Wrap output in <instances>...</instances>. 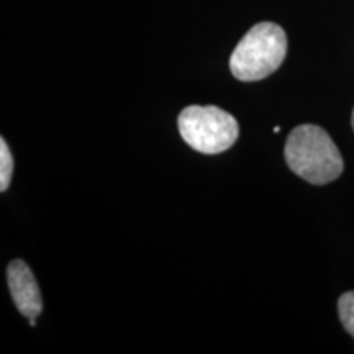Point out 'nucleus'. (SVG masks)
Listing matches in <instances>:
<instances>
[{
	"instance_id": "1",
	"label": "nucleus",
	"mask_w": 354,
	"mask_h": 354,
	"mask_svg": "<svg viewBox=\"0 0 354 354\" xmlns=\"http://www.w3.org/2000/svg\"><path fill=\"white\" fill-rule=\"evenodd\" d=\"M284 156L292 172L310 184L333 183L343 172L338 148L328 133L317 125L294 128L287 136Z\"/></svg>"
},
{
	"instance_id": "2",
	"label": "nucleus",
	"mask_w": 354,
	"mask_h": 354,
	"mask_svg": "<svg viewBox=\"0 0 354 354\" xmlns=\"http://www.w3.org/2000/svg\"><path fill=\"white\" fill-rule=\"evenodd\" d=\"M287 37L281 26L272 21L254 25L230 57L233 76L243 82L261 81L276 73L284 63Z\"/></svg>"
},
{
	"instance_id": "3",
	"label": "nucleus",
	"mask_w": 354,
	"mask_h": 354,
	"mask_svg": "<svg viewBox=\"0 0 354 354\" xmlns=\"http://www.w3.org/2000/svg\"><path fill=\"white\" fill-rule=\"evenodd\" d=\"M180 136L190 148L203 154H218L232 148L238 138V122L233 115L214 105H190L179 115Z\"/></svg>"
},
{
	"instance_id": "4",
	"label": "nucleus",
	"mask_w": 354,
	"mask_h": 354,
	"mask_svg": "<svg viewBox=\"0 0 354 354\" xmlns=\"http://www.w3.org/2000/svg\"><path fill=\"white\" fill-rule=\"evenodd\" d=\"M7 281L17 310L30 320L35 326V320L43 312V299L32 269L21 259L12 261L7 271Z\"/></svg>"
},
{
	"instance_id": "5",
	"label": "nucleus",
	"mask_w": 354,
	"mask_h": 354,
	"mask_svg": "<svg viewBox=\"0 0 354 354\" xmlns=\"http://www.w3.org/2000/svg\"><path fill=\"white\" fill-rule=\"evenodd\" d=\"M13 174V158L10 149H8L7 141L0 140V190L6 192L10 185V179Z\"/></svg>"
},
{
	"instance_id": "6",
	"label": "nucleus",
	"mask_w": 354,
	"mask_h": 354,
	"mask_svg": "<svg viewBox=\"0 0 354 354\" xmlns=\"http://www.w3.org/2000/svg\"><path fill=\"white\" fill-rule=\"evenodd\" d=\"M338 313L344 330L354 338V292H346L339 297Z\"/></svg>"
},
{
	"instance_id": "7",
	"label": "nucleus",
	"mask_w": 354,
	"mask_h": 354,
	"mask_svg": "<svg viewBox=\"0 0 354 354\" xmlns=\"http://www.w3.org/2000/svg\"><path fill=\"white\" fill-rule=\"evenodd\" d=\"M351 123H353V130H354V110H353V117H351Z\"/></svg>"
}]
</instances>
